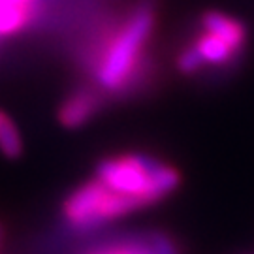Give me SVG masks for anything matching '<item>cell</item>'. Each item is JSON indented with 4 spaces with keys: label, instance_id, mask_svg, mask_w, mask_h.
Returning <instances> with one entry per match:
<instances>
[{
    "label": "cell",
    "instance_id": "cell-1",
    "mask_svg": "<svg viewBox=\"0 0 254 254\" xmlns=\"http://www.w3.org/2000/svg\"><path fill=\"white\" fill-rule=\"evenodd\" d=\"M156 23L154 2H139L130 17L109 40L108 49L96 68V83L102 92H115L130 79V73L141 59V51L153 34Z\"/></svg>",
    "mask_w": 254,
    "mask_h": 254
},
{
    "label": "cell",
    "instance_id": "cell-11",
    "mask_svg": "<svg viewBox=\"0 0 254 254\" xmlns=\"http://www.w3.org/2000/svg\"><path fill=\"white\" fill-rule=\"evenodd\" d=\"M6 119H8V115H6V113H2V111H0V125H2V123H4V121H6Z\"/></svg>",
    "mask_w": 254,
    "mask_h": 254
},
{
    "label": "cell",
    "instance_id": "cell-10",
    "mask_svg": "<svg viewBox=\"0 0 254 254\" xmlns=\"http://www.w3.org/2000/svg\"><path fill=\"white\" fill-rule=\"evenodd\" d=\"M94 254H154L153 249L149 247V243H127V245L121 247H111L106 251Z\"/></svg>",
    "mask_w": 254,
    "mask_h": 254
},
{
    "label": "cell",
    "instance_id": "cell-5",
    "mask_svg": "<svg viewBox=\"0 0 254 254\" xmlns=\"http://www.w3.org/2000/svg\"><path fill=\"white\" fill-rule=\"evenodd\" d=\"M200 25L203 32L220 38L232 49H236L237 53L243 51V47L247 46V27L239 19L232 17L228 13H222L217 9L203 11L200 17Z\"/></svg>",
    "mask_w": 254,
    "mask_h": 254
},
{
    "label": "cell",
    "instance_id": "cell-12",
    "mask_svg": "<svg viewBox=\"0 0 254 254\" xmlns=\"http://www.w3.org/2000/svg\"><path fill=\"white\" fill-rule=\"evenodd\" d=\"M17 2H38V0H17Z\"/></svg>",
    "mask_w": 254,
    "mask_h": 254
},
{
    "label": "cell",
    "instance_id": "cell-6",
    "mask_svg": "<svg viewBox=\"0 0 254 254\" xmlns=\"http://www.w3.org/2000/svg\"><path fill=\"white\" fill-rule=\"evenodd\" d=\"M194 47L200 51L201 59L205 61V64L222 66V64H228L230 61H234L237 57L236 49H232L226 42H222L220 38L213 36L209 32H201L200 36L196 38Z\"/></svg>",
    "mask_w": 254,
    "mask_h": 254
},
{
    "label": "cell",
    "instance_id": "cell-13",
    "mask_svg": "<svg viewBox=\"0 0 254 254\" xmlns=\"http://www.w3.org/2000/svg\"><path fill=\"white\" fill-rule=\"evenodd\" d=\"M0 237H2V226H0Z\"/></svg>",
    "mask_w": 254,
    "mask_h": 254
},
{
    "label": "cell",
    "instance_id": "cell-2",
    "mask_svg": "<svg viewBox=\"0 0 254 254\" xmlns=\"http://www.w3.org/2000/svg\"><path fill=\"white\" fill-rule=\"evenodd\" d=\"M145 209V203L127 194L108 189L100 179H92L73 189L63 201V217L77 232H91L111 220Z\"/></svg>",
    "mask_w": 254,
    "mask_h": 254
},
{
    "label": "cell",
    "instance_id": "cell-4",
    "mask_svg": "<svg viewBox=\"0 0 254 254\" xmlns=\"http://www.w3.org/2000/svg\"><path fill=\"white\" fill-rule=\"evenodd\" d=\"M102 104H104V92L91 87H79L61 104L57 113L59 123L70 130L83 127L98 113Z\"/></svg>",
    "mask_w": 254,
    "mask_h": 254
},
{
    "label": "cell",
    "instance_id": "cell-9",
    "mask_svg": "<svg viewBox=\"0 0 254 254\" xmlns=\"http://www.w3.org/2000/svg\"><path fill=\"white\" fill-rule=\"evenodd\" d=\"M147 243L153 249L154 254H181L179 251V245L175 243L170 234L166 232H160V230H154L147 236Z\"/></svg>",
    "mask_w": 254,
    "mask_h": 254
},
{
    "label": "cell",
    "instance_id": "cell-7",
    "mask_svg": "<svg viewBox=\"0 0 254 254\" xmlns=\"http://www.w3.org/2000/svg\"><path fill=\"white\" fill-rule=\"evenodd\" d=\"M0 151L6 158H19L23 153V139L11 119L0 125Z\"/></svg>",
    "mask_w": 254,
    "mask_h": 254
},
{
    "label": "cell",
    "instance_id": "cell-8",
    "mask_svg": "<svg viewBox=\"0 0 254 254\" xmlns=\"http://www.w3.org/2000/svg\"><path fill=\"white\" fill-rule=\"evenodd\" d=\"M203 66H205V61L201 59L200 51L194 47V44L185 47L175 59V68L181 75H194L200 72Z\"/></svg>",
    "mask_w": 254,
    "mask_h": 254
},
{
    "label": "cell",
    "instance_id": "cell-3",
    "mask_svg": "<svg viewBox=\"0 0 254 254\" xmlns=\"http://www.w3.org/2000/svg\"><path fill=\"white\" fill-rule=\"evenodd\" d=\"M158 158L147 153L108 156L96 166V179L111 190L139 198L145 207H151L154 205L151 196V172Z\"/></svg>",
    "mask_w": 254,
    "mask_h": 254
}]
</instances>
